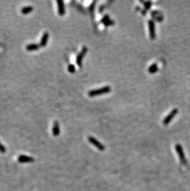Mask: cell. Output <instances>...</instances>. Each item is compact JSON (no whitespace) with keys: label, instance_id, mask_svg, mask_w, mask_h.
<instances>
[{"label":"cell","instance_id":"1","mask_svg":"<svg viewBox=\"0 0 190 191\" xmlns=\"http://www.w3.org/2000/svg\"><path fill=\"white\" fill-rule=\"evenodd\" d=\"M111 91V88L109 86H104L102 88H98V89H95V90H92L88 92V95L89 96H98V95H103L105 93H109Z\"/></svg>","mask_w":190,"mask_h":191},{"label":"cell","instance_id":"2","mask_svg":"<svg viewBox=\"0 0 190 191\" xmlns=\"http://www.w3.org/2000/svg\"><path fill=\"white\" fill-rule=\"evenodd\" d=\"M178 112V110L177 108H174V109H172V111H171L170 113H169L167 116L165 118V119H164V121H163V124H164V125H166V126L168 125V124L172 121L173 118L177 115Z\"/></svg>","mask_w":190,"mask_h":191},{"label":"cell","instance_id":"3","mask_svg":"<svg viewBox=\"0 0 190 191\" xmlns=\"http://www.w3.org/2000/svg\"><path fill=\"white\" fill-rule=\"evenodd\" d=\"M88 51V49L86 46H85L82 48L81 51L78 53V54L76 58V62L77 64V65L79 66L80 67H81V64H82V60H83V57L86 54V53Z\"/></svg>","mask_w":190,"mask_h":191},{"label":"cell","instance_id":"4","mask_svg":"<svg viewBox=\"0 0 190 191\" xmlns=\"http://www.w3.org/2000/svg\"><path fill=\"white\" fill-rule=\"evenodd\" d=\"M148 26H149V32H150V36L151 40H154L156 38V27L155 24L153 21L150 20L148 21Z\"/></svg>","mask_w":190,"mask_h":191},{"label":"cell","instance_id":"5","mask_svg":"<svg viewBox=\"0 0 190 191\" xmlns=\"http://www.w3.org/2000/svg\"><path fill=\"white\" fill-rule=\"evenodd\" d=\"M176 148V150H177V152L178 155L179 157H180V159L181 162L183 163V164H185L186 163V158H185V156L183 154V149H182V146L179 144H177L175 146Z\"/></svg>","mask_w":190,"mask_h":191},{"label":"cell","instance_id":"6","mask_svg":"<svg viewBox=\"0 0 190 191\" xmlns=\"http://www.w3.org/2000/svg\"><path fill=\"white\" fill-rule=\"evenodd\" d=\"M88 141H89L91 144H93V145L95 146L97 149H99V150H104V145H102V144L100 143L98 141H97L95 138L93 137H88Z\"/></svg>","mask_w":190,"mask_h":191},{"label":"cell","instance_id":"7","mask_svg":"<svg viewBox=\"0 0 190 191\" xmlns=\"http://www.w3.org/2000/svg\"><path fill=\"white\" fill-rule=\"evenodd\" d=\"M57 8H58V13L61 16H63L65 14V7L62 1H57Z\"/></svg>","mask_w":190,"mask_h":191},{"label":"cell","instance_id":"8","mask_svg":"<svg viewBox=\"0 0 190 191\" xmlns=\"http://www.w3.org/2000/svg\"><path fill=\"white\" fill-rule=\"evenodd\" d=\"M49 39V34L48 32L44 33V34L43 35L42 37L41 38L40 42V46L41 47H44L46 45Z\"/></svg>","mask_w":190,"mask_h":191},{"label":"cell","instance_id":"9","mask_svg":"<svg viewBox=\"0 0 190 191\" xmlns=\"http://www.w3.org/2000/svg\"><path fill=\"white\" fill-rule=\"evenodd\" d=\"M59 132H60V130H59V123L57 121H55L53 127V134L54 136H57L59 134Z\"/></svg>","mask_w":190,"mask_h":191},{"label":"cell","instance_id":"10","mask_svg":"<svg viewBox=\"0 0 190 191\" xmlns=\"http://www.w3.org/2000/svg\"><path fill=\"white\" fill-rule=\"evenodd\" d=\"M40 45L36 43H32L29 44L26 46V50L28 51H36L39 49Z\"/></svg>","mask_w":190,"mask_h":191},{"label":"cell","instance_id":"11","mask_svg":"<svg viewBox=\"0 0 190 191\" xmlns=\"http://www.w3.org/2000/svg\"><path fill=\"white\" fill-rule=\"evenodd\" d=\"M33 9V7L29 6H28L24 7L21 9V12L23 14H29L31 12H32Z\"/></svg>","mask_w":190,"mask_h":191},{"label":"cell","instance_id":"12","mask_svg":"<svg viewBox=\"0 0 190 191\" xmlns=\"http://www.w3.org/2000/svg\"><path fill=\"white\" fill-rule=\"evenodd\" d=\"M158 71V67L156 63L153 64H152L151 66H150V67L148 68V72L151 74L156 73Z\"/></svg>","mask_w":190,"mask_h":191},{"label":"cell","instance_id":"13","mask_svg":"<svg viewBox=\"0 0 190 191\" xmlns=\"http://www.w3.org/2000/svg\"><path fill=\"white\" fill-rule=\"evenodd\" d=\"M68 71L70 73H73L75 72V66H73V64H70L68 66Z\"/></svg>","mask_w":190,"mask_h":191},{"label":"cell","instance_id":"14","mask_svg":"<svg viewBox=\"0 0 190 191\" xmlns=\"http://www.w3.org/2000/svg\"><path fill=\"white\" fill-rule=\"evenodd\" d=\"M109 20H110L109 19V16L108 15H105L101 19V22L103 23V24H105L106 22H107Z\"/></svg>","mask_w":190,"mask_h":191},{"label":"cell","instance_id":"15","mask_svg":"<svg viewBox=\"0 0 190 191\" xmlns=\"http://www.w3.org/2000/svg\"><path fill=\"white\" fill-rule=\"evenodd\" d=\"M151 4H152V2L151 1H146L145 3V8H146V9H150L151 6Z\"/></svg>","mask_w":190,"mask_h":191},{"label":"cell","instance_id":"16","mask_svg":"<svg viewBox=\"0 0 190 191\" xmlns=\"http://www.w3.org/2000/svg\"><path fill=\"white\" fill-rule=\"evenodd\" d=\"M105 26H109V25H112L114 24V21H113L112 20H109L108 21L106 22L105 24H104Z\"/></svg>","mask_w":190,"mask_h":191},{"label":"cell","instance_id":"17","mask_svg":"<svg viewBox=\"0 0 190 191\" xmlns=\"http://www.w3.org/2000/svg\"><path fill=\"white\" fill-rule=\"evenodd\" d=\"M0 150L1 151H4V148L1 144H0Z\"/></svg>","mask_w":190,"mask_h":191}]
</instances>
